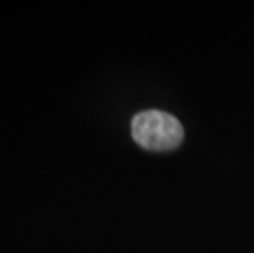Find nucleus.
<instances>
[{
	"label": "nucleus",
	"instance_id": "nucleus-1",
	"mask_svg": "<svg viewBox=\"0 0 254 253\" xmlns=\"http://www.w3.org/2000/svg\"><path fill=\"white\" fill-rule=\"evenodd\" d=\"M131 133L139 147L154 152H164L179 147L184 138L181 122L174 115L161 110H144L134 115Z\"/></svg>",
	"mask_w": 254,
	"mask_h": 253
}]
</instances>
